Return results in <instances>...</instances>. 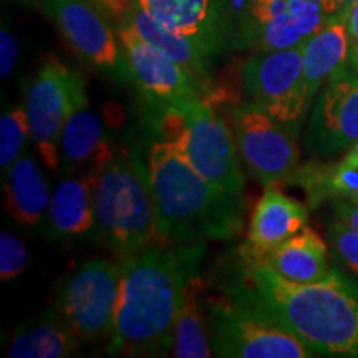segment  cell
<instances>
[{"mask_svg":"<svg viewBox=\"0 0 358 358\" xmlns=\"http://www.w3.org/2000/svg\"><path fill=\"white\" fill-rule=\"evenodd\" d=\"M348 62H350L352 65H355L357 69H358V47H355V45H352V48H350V60H348Z\"/></svg>","mask_w":358,"mask_h":358,"instance_id":"cell-35","label":"cell"},{"mask_svg":"<svg viewBox=\"0 0 358 358\" xmlns=\"http://www.w3.org/2000/svg\"><path fill=\"white\" fill-rule=\"evenodd\" d=\"M329 239L340 261L358 274V232L334 217L329 226Z\"/></svg>","mask_w":358,"mask_h":358,"instance_id":"cell-28","label":"cell"},{"mask_svg":"<svg viewBox=\"0 0 358 358\" xmlns=\"http://www.w3.org/2000/svg\"><path fill=\"white\" fill-rule=\"evenodd\" d=\"M315 208L325 199H347L358 204V161L345 155L332 164H308L295 178Z\"/></svg>","mask_w":358,"mask_h":358,"instance_id":"cell-24","label":"cell"},{"mask_svg":"<svg viewBox=\"0 0 358 358\" xmlns=\"http://www.w3.org/2000/svg\"><path fill=\"white\" fill-rule=\"evenodd\" d=\"M163 127L166 140L178 143L196 171L234 198L244 199V174L236 138L203 96L164 111Z\"/></svg>","mask_w":358,"mask_h":358,"instance_id":"cell-5","label":"cell"},{"mask_svg":"<svg viewBox=\"0 0 358 358\" xmlns=\"http://www.w3.org/2000/svg\"><path fill=\"white\" fill-rule=\"evenodd\" d=\"M19 40L10 30L2 27V32H0V75L2 78L13 73L17 60H19Z\"/></svg>","mask_w":358,"mask_h":358,"instance_id":"cell-30","label":"cell"},{"mask_svg":"<svg viewBox=\"0 0 358 358\" xmlns=\"http://www.w3.org/2000/svg\"><path fill=\"white\" fill-rule=\"evenodd\" d=\"M43 8L83 60L101 70H116L122 65L118 35L95 2L43 0Z\"/></svg>","mask_w":358,"mask_h":358,"instance_id":"cell-13","label":"cell"},{"mask_svg":"<svg viewBox=\"0 0 358 358\" xmlns=\"http://www.w3.org/2000/svg\"><path fill=\"white\" fill-rule=\"evenodd\" d=\"M22 2H35V0H22Z\"/></svg>","mask_w":358,"mask_h":358,"instance_id":"cell-37","label":"cell"},{"mask_svg":"<svg viewBox=\"0 0 358 358\" xmlns=\"http://www.w3.org/2000/svg\"><path fill=\"white\" fill-rule=\"evenodd\" d=\"M348 156H350V158H353V159H357L358 161V143H355V145H353L350 150H348V153H347Z\"/></svg>","mask_w":358,"mask_h":358,"instance_id":"cell-36","label":"cell"},{"mask_svg":"<svg viewBox=\"0 0 358 358\" xmlns=\"http://www.w3.org/2000/svg\"><path fill=\"white\" fill-rule=\"evenodd\" d=\"M332 209L338 221L358 232V204L347 199H332Z\"/></svg>","mask_w":358,"mask_h":358,"instance_id":"cell-31","label":"cell"},{"mask_svg":"<svg viewBox=\"0 0 358 358\" xmlns=\"http://www.w3.org/2000/svg\"><path fill=\"white\" fill-rule=\"evenodd\" d=\"M95 216L101 241L127 259L159 237L148 169L134 155L110 150L95 168Z\"/></svg>","mask_w":358,"mask_h":358,"instance_id":"cell-4","label":"cell"},{"mask_svg":"<svg viewBox=\"0 0 358 358\" xmlns=\"http://www.w3.org/2000/svg\"><path fill=\"white\" fill-rule=\"evenodd\" d=\"M122 267L88 261L60 285L57 308L80 338L111 334L120 301Z\"/></svg>","mask_w":358,"mask_h":358,"instance_id":"cell-10","label":"cell"},{"mask_svg":"<svg viewBox=\"0 0 358 358\" xmlns=\"http://www.w3.org/2000/svg\"><path fill=\"white\" fill-rule=\"evenodd\" d=\"M261 261L275 274L297 284H310L324 279L334 268L330 267L325 241L308 227L290 237Z\"/></svg>","mask_w":358,"mask_h":358,"instance_id":"cell-20","label":"cell"},{"mask_svg":"<svg viewBox=\"0 0 358 358\" xmlns=\"http://www.w3.org/2000/svg\"><path fill=\"white\" fill-rule=\"evenodd\" d=\"M88 105L85 82L57 58H47L29 85L25 111L30 138L47 168L60 166V134L73 113Z\"/></svg>","mask_w":358,"mask_h":358,"instance_id":"cell-7","label":"cell"},{"mask_svg":"<svg viewBox=\"0 0 358 358\" xmlns=\"http://www.w3.org/2000/svg\"><path fill=\"white\" fill-rule=\"evenodd\" d=\"M95 173L58 182L48 206V222L58 237L83 236L95 226Z\"/></svg>","mask_w":358,"mask_h":358,"instance_id":"cell-19","label":"cell"},{"mask_svg":"<svg viewBox=\"0 0 358 358\" xmlns=\"http://www.w3.org/2000/svg\"><path fill=\"white\" fill-rule=\"evenodd\" d=\"M350 35L345 15H330L327 24L303 43V73L312 101L335 71L350 60Z\"/></svg>","mask_w":358,"mask_h":358,"instance_id":"cell-17","label":"cell"},{"mask_svg":"<svg viewBox=\"0 0 358 358\" xmlns=\"http://www.w3.org/2000/svg\"><path fill=\"white\" fill-rule=\"evenodd\" d=\"M358 143V69L350 62L327 80L315 98L306 145L313 155L335 156Z\"/></svg>","mask_w":358,"mask_h":358,"instance_id":"cell-12","label":"cell"},{"mask_svg":"<svg viewBox=\"0 0 358 358\" xmlns=\"http://www.w3.org/2000/svg\"><path fill=\"white\" fill-rule=\"evenodd\" d=\"M196 245L174 252L153 244L123 259L110 355H164L174 350L182 284L199 259Z\"/></svg>","mask_w":358,"mask_h":358,"instance_id":"cell-2","label":"cell"},{"mask_svg":"<svg viewBox=\"0 0 358 358\" xmlns=\"http://www.w3.org/2000/svg\"><path fill=\"white\" fill-rule=\"evenodd\" d=\"M306 42L307 38L303 37L292 13L287 10L262 27L257 35L256 48L259 52L285 50V48L299 47Z\"/></svg>","mask_w":358,"mask_h":358,"instance_id":"cell-26","label":"cell"},{"mask_svg":"<svg viewBox=\"0 0 358 358\" xmlns=\"http://www.w3.org/2000/svg\"><path fill=\"white\" fill-rule=\"evenodd\" d=\"M29 136L30 128L25 106H15L2 115V120H0V168L3 174L20 158Z\"/></svg>","mask_w":358,"mask_h":358,"instance_id":"cell-25","label":"cell"},{"mask_svg":"<svg viewBox=\"0 0 358 358\" xmlns=\"http://www.w3.org/2000/svg\"><path fill=\"white\" fill-rule=\"evenodd\" d=\"M307 222L306 206L285 196L275 185H268L250 216L248 244L241 249L250 256L262 259L306 229Z\"/></svg>","mask_w":358,"mask_h":358,"instance_id":"cell-15","label":"cell"},{"mask_svg":"<svg viewBox=\"0 0 358 358\" xmlns=\"http://www.w3.org/2000/svg\"><path fill=\"white\" fill-rule=\"evenodd\" d=\"M231 299L275 320L315 355L358 358V284L332 268L324 279L297 284L241 250Z\"/></svg>","mask_w":358,"mask_h":358,"instance_id":"cell-1","label":"cell"},{"mask_svg":"<svg viewBox=\"0 0 358 358\" xmlns=\"http://www.w3.org/2000/svg\"><path fill=\"white\" fill-rule=\"evenodd\" d=\"M342 15H345L347 20V30L348 35H350L352 45L358 47V2L355 6H352L347 12H343Z\"/></svg>","mask_w":358,"mask_h":358,"instance_id":"cell-33","label":"cell"},{"mask_svg":"<svg viewBox=\"0 0 358 358\" xmlns=\"http://www.w3.org/2000/svg\"><path fill=\"white\" fill-rule=\"evenodd\" d=\"M6 176V209L15 222L37 226L50 206L52 192L37 161L20 156Z\"/></svg>","mask_w":358,"mask_h":358,"instance_id":"cell-21","label":"cell"},{"mask_svg":"<svg viewBox=\"0 0 358 358\" xmlns=\"http://www.w3.org/2000/svg\"><path fill=\"white\" fill-rule=\"evenodd\" d=\"M146 169L163 241L196 245L203 241L231 239L243 229L245 201L196 171L178 143H153Z\"/></svg>","mask_w":358,"mask_h":358,"instance_id":"cell-3","label":"cell"},{"mask_svg":"<svg viewBox=\"0 0 358 358\" xmlns=\"http://www.w3.org/2000/svg\"><path fill=\"white\" fill-rule=\"evenodd\" d=\"M78 340L62 313L47 308L17 329L7 347V357L64 358L77 350Z\"/></svg>","mask_w":358,"mask_h":358,"instance_id":"cell-18","label":"cell"},{"mask_svg":"<svg viewBox=\"0 0 358 358\" xmlns=\"http://www.w3.org/2000/svg\"><path fill=\"white\" fill-rule=\"evenodd\" d=\"M289 12L307 40L319 32L330 19L324 0H289Z\"/></svg>","mask_w":358,"mask_h":358,"instance_id":"cell-29","label":"cell"},{"mask_svg":"<svg viewBox=\"0 0 358 358\" xmlns=\"http://www.w3.org/2000/svg\"><path fill=\"white\" fill-rule=\"evenodd\" d=\"M206 284L189 274L182 284L181 303L176 320L173 355L179 358H208L213 355L209 319L206 320Z\"/></svg>","mask_w":358,"mask_h":358,"instance_id":"cell-22","label":"cell"},{"mask_svg":"<svg viewBox=\"0 0 358 358\" xmlns=\"http://www.w3.org/2000/svg\"><path fill=\"white\" fill-rule=\"evenodd\" d=\"M237 151L245 168L262 185L292 181L299 171L297 133L272 118L256 101L232 111Z\"/></svg>","mask_w":358,"mask_h":358,"instance_id":"cell-9","label":"cell"},{"mask_svg":"<svg viewBox=\"0 0 358 358\" xmlns=\"http://www.w3.org/2000/svg\"><path fill=\"white\" fill-rule=\"evenodd\" d=\"M122 69L140 93L153 106L169 110L194 96H201L198 85L185 66L148 43L124 22L116 27Z\"/></svg>","mask_w":358,"mask_h":358,"instance_id":"cell-11","label":"cell"},{"mask_svg":"<svg viewBox=\"0 0 358 358\" xmlns=\"http://www.w3.org/2000/svg\"><path fill=\"white\" fill-rule=\"evenodd\" d=\"M241 77L252 101L299 134L312 106L303 73V45L259 52L243 65Z\"/></svg>","mask_w":358,"mask_h":358,"instance_id":"cell-8","label":"cell"},{"mask_svg":"<svg viewBox=\"0 0 358 358\" xmlns=\"http://www.w3.org/2000/svg\"><path fill=\"white\" fill-rule=\"evenodd\" d=\"M357 2H358V0H338V7H340L338 13H343V12H347L348 8H350L352 6H355Z\"/></svg>","mask_w":358,"mask_h":358,"instance_id":"cell-34","label":"cell"},{"mask_svg":"<svg viewBox=\"0 0 358 358\" xmlns=\"http://www.w3.org/2000/svg\"><path fill=\"white\" fill-rule=\"evenodd\" d=\"M153 19L216 57L231 47L226 0H134Z\"/></svg>","mask_w":358,"mask_h":358,"instance_id":"cell-14","label":"cell"},{"mask_svg":"<svg viewBox=\"0 0 358 358\" xmlns=\"http://www.w3.org/2000/svg\"><path fill=\"white\" fill-rule=\"evenodd\" d=\"M128 24L131 29L145 38L148 43L158 48L163 53H166L169 58L178 62L189 71V75L194 78L201 96H206L211 90V55H208L199 45H196L185 35L174 32L168 29L158 20L153 19L150 13H146L136 3L131 7V10L127 13V17L122 20Z\"/></svg>","mask_w":358,"mask_h":358,"instance_id":"cell-16","label":"cell"},{"mask_svg":"<svg viewBox=\"0 0 358 358\" xmlns=\"http://www.w3.org/2000/svg\"><path fill=\"white\" fill-rule=\"evenodd\" d=\"M209 337L214 357L308 358L315 357L297 335L252 308L224 299L209 303Z\"/></svg>","mask_w":358,"mask_h":358,"instance_id":"cell-6","label":"cell"},{"mask_svg":"<svg viewBox=\"0 0 358 358\" xmlns=\"http://www.w3.org/2000/svg\"><path fill=\"white\" fill-rule=\"evenodd\" d=\"M92 2H95L106 15L116 22H122L134 6V0H92Z\"/></svg>","mask_w":358,"mask_h":358,"instance_id":"cell-32","label":"cell"},{"mask_svg":"<svg viewBox=\"0 0 358 358\" xmlns=\"http://www.w3.org/2000/svg\"><path fill=\"white\" fill-rule=\"evenodd\" d=\"M58 148L60 166L70 173L82 168H92L93 173L111 150L101 118L95 111L87 110V106L71 115L65 123Z\"/></svg>","mask_w":358,"mask_h":358,"instance_id":"cell-23","label":"cell"},{"mask_svg":"<svg viewBox=\"0 0 358 358\" xmlns=\"http://www.w3.org/2000/svg\"><path fill=\"white\" fill-rule=\"evenodd\" d=\"M29 262L25 243L20 237L3 231L0 234V277L2 280H12L25 271Z\"/></svg>","mask_w":358,"mask_h":358,"instance_id":"cell-27","label":"cell"}]
</instances>
